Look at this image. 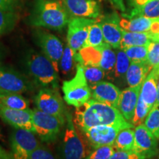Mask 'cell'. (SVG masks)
<instances>
[{
  "label": "cell",
  "mask_w": 159,
  "mask_h": 159,
  "mask_svg": "<svg viewBox=\"0 0 159 159\" xmlns=\"http://www.w3.org/2000/svg\"><path fill=\"white\" fill-rule=\"evenodd\" d=\"M75 126L80 132L98 125H111L120 129L134 128L115 107L90 99L76 108L73 116Z\"/></svg>",
  "instance_id": "cell-1"
},
{
  "label": "cell",
  "mask_w": 159,
  "mask_h": 159,
  "mask_svg": "<svg viewBox=\"0 0 159 159\" xmlns=\"http://www.w3.org/2000/svg\"><path fill=\"white\" fill-rule=\"evenodd\" d=\"M71 19L61 0H35L27 24L34 27L62 30Z\"/></svg>",
  "instance_id": "cell-2"
},
{
  "label": "cell",
  "mask_w": 159,
  "mask_h": 159,
  "mask_svg": "<svg viewBox=\"0 0 159 159\" xmlns=\"http://www.w3.org/2000/svg\"><path fill=\"white\" fill-rule=\"evenodd\" d=\"M22 65L35 86L58 89L59 73L42 52L33 49L27 50L24 54Z\"/></svg>",
  "instance_id": "cell-3"
},
{
  "label": "cell",
  "mask_w": 159,
  "mask_h": 159,
  "mask_svg": "<svg viewBox=\"0 0 159 159\" xmlns=\"http://www.w3.org/2000/svg\"><path fill=\"white\" fill-rule=\"evenodd\" d=\"M58 139V159H85L94 150L85 137H80L72 114L69 111L65 126Z\"/></svg>",
  "instance_id": "cell-4"
},
{
  "label": "cell",
  "mask_w": 159,
  "mask_h": 159,
  "mask_svg": "<svg viewBox=\"0 0 159 159\" xmlns=\"http://www.w3.org/2000/svg\"><path fill=\"white\" fill-rule=\"evenodd\" d=\"M63 99L66 104L79 108L90 99L91 91L84 74V66L77 63L74 77L63 82Z\"/></svg>",
  "instance_id": "cell-5"
},
{
  "label": "cell",
  "mask_w": 159,
  "mask_h": 159,
  "mask_svg": "<svg viewBox=\"0 0 159 159\" xmlns=\"http://www.w3.org/2000/svg\"><path fill=\"white\" fill-rule=\"evenodd\" d=\"M33 110V125L34 133L41 142L53 143L59 139L66 122L58 117L48 114L35 108Z\"/></svg>",
  "instance_id": "cell-6"
},
{
  "label": "cell",
  "mask_w": 159,
  "mask_h": 159,
  "mask_svg": "<svg viewBox=\"0 0 159 159\" xmlns=\"http://www.w3.org/2000/svg\"><path fill=\"white\" fill-rule=\"evenodd\" d=\"M10 142L13 159H30L32 153L41 144L34 132L21 128H13Z\"/></svg>",
  "instance_id": "cell-7"
},
{
  "label": "cell",
  "mask_w": 159,
  "mask_h": 159,
  "mask_svg": "<svg viewBox=\"0 0 159 159\" xmlns=\"http://www.w3.org/2000/svg\"><path fill=\"white\" fill-rule=\"evenodd\" d=\"M35 108L39 110L58 117L66 122L67 109L66 108L63 98L58 89L52 88H41L35 95Z\"/></svg>",
  "instance_id": "cell-8"
},
{
  "label": "cell",
  "mask_w": 159,
  "mask_h": 159,
  "mask_svg": "<svg viewBox=\"0 0 159 159\" xmlns=\"http://www.w3.org/2000/svg\"><path fill=\"white\" fill-rule=\"evenodd\" d=\"M33 39L41 52L52 63L59 73V64L63 52V43L57 36L42 28L36 27L33 32Z\"/></svg>",
  "instance_id": "cell-9"
},
{
  "label": "cell",
  "mask_w": 159,
  "mask_h": 159,
  "mask_svg": "<svg viewBox=\"0 0 159 159\" xmlns=\"http://www.w3.org/2000/svg\"><path fill=\"white\" fill-rule=\"evenodd\" d=\"M35 87L25 75L11 67L0 66V91L22 94L33 91Z\"/></svg>",
  "instance_id": "cell-10"
},
{
  "label": "cell",
  "mask_w": 159,
  "mask_h": 159,
  "mask_svg": "<svg viewBox=\"0 0 159 159\" xmlns=\"http://www.w3.org/2000/svg\"><path fill=\"white\" fill-rule=\"evenodd\" d=\"M97 21V19L90 18L73 17L68 24L67 44L77 53L84 46L90 27Z\"/></svg>",
  "instance_id": "cell-11"
},
{
  "label": "cell",
  "mask_w": 159,
  "mask_h": 159,
  "mask_svg": "<svg viewBox=\"0 0 159 159\" xmlns=\"http://www.w3.org/2000/svg\"><path fill=\"white\" fill-rule=\"evenodd\" d=\"M134 151L144 159L154 158L158 150V139L144 124L135 128Z\"/></svg>",
  "instance_id": "cell-12"
},
{
  "label": "cell",
  "mask_w": 159,
  "mask_h": 159,
  "mask_svg": "<svg viewBox=\"0 0 159 159\" xmlns=\"http://www.w3.org/2000/svg\"><path fill=\"white\" fill-rule=\"evenodd\" d=\"M122 129L111 125H98L80 132L93 150L101 147L111 146Z\"/></svg>",
  "instance_id": "cell-13"
},
{
  "label": "cell",
  "mask_w": 159,
  "mask_h": 159,
  "mask_svg": "<svg viewBox=\"0 0 159 159\" xmlns=\"http://www.w3.org/2000/svg\"><path fill=\"white\" fill-rule=\"evenodd\" d=\"M0 119L13 128H21L34 132L33 110H18L8 108L0 102Z\"/></svg>",
  "instance_id": "cell-14"
},
{
  "label": "cell",
  "mask_w": 159,
  "mask_h": 159,
  "mask_svg": "<svg viewBox=\"0 0 159 159\" xmlns=\"http://www.w3.org/2000/svg\"><path fill=\"white\" fill-rule=\"evenodd\" d=\"M71 18L83 17L97 19L101 7L97 0H61Z\"/></svg>",
  "instance_id": "cell-15"
},
{
  "label": "cell",
  "mask_w": 159,
  "mask_h": 159,
  "mask_svg": "<svg viewBox=\"0 0 159 159\" xmlns=\"http://www.w3.org/2000/svg\"><path fill=\"white\" fill-rule=\"evenodd\" d=\"M119 19L116 13L107 15L99 21L102 27L104 41L114 49H120L122 30L119 26Z\"/></svg>",
  "instance_id": "cell-16"
},
{
  "label": "cell",
  "mask_w": 159,
  "mask_h": 159,
  "mask_svg": "<svg viewBox=\"0 0 159 159\" xmlns=\"http://www.w3.org/2000/svg\"><path fill=\"white\" fill-rule=\"evenodd\" d=\"M91 97L99 102L117 108L121 91L114 83L102 80L90 86Z\"/></svg>",
  "instance_id": "cell-17"
},
{
  "label": "cell",
  "mask_w": 159,
  "mask_h": 159,
  "mask_svg": "<svg viewBox=\"0 0 159 159\" xmlns=\"http://www.w3.org/2000/svg\"><path fill=\"white\" fill-rule=\"evenodd\" d=\"M141 87L142 85L135 87L128 86L121 91L117 109L120 111L124 118L130 123L134 116Z\"/></svg>",
  "instance_id": "cell-18"
},
{
  "label": "cell",
  "mask_w": 159,
  "mask_h": 159,
  "mask_svg": "<svg viewBox=\"0 0 159 159\" xmlns=\"http://www.w3.org/2000/svg\"><path fill=\"white\" fill-rule=\"evenodd\" d=\"M152 69L148 61L131 62L125 77L127 84L130 87L142 85Z\"/></svg>",
  "instance_id": "cell-19"
},
{
  "label": "cell",
  "mask_w": 159,
  "mask_h": 159,
  "mask_svg": "<svg viewBox=\"0 0 159 159\" xmlns=\"http://www.w3.org/2000/svg\"><path fill=\"white\" fill-rule=\"evenodd\" d=\"M152 41H159V35L152 34L150 32L135 33L123 30L120 49H124L135 46H149Z\"/></svg>",
  "instance_id": "cell-20"
},
{
  "label": "cell",
  "mask_w": 159,
  "mask_h": 159,
  "mask_svg": "<svg viewBox=\"0 0 159 159\" xmlns=\"http://www.w3.org/2000/svg\"><path fill=\"white\" fill-rule=\"evenodd\" d=\"M154 19L144 16H122L119 19V24L121 28L125 31L135 32V33H147V32L150 31Z\"/></svg>",
  "instance_id": "cell-21"
},
{
  "label": "cell",
  "mask_w": 159,
  "mask_h": 159,
  "mask_svg": "<svg viewBox=\"0 0 159 159\" xmlns=\"http://www.w3.org/2000/svg\"><path fill=\"white\" fill-rule=\"evenodd\" d=\"M157 95H158V91H157L156 77L153 71H151L142 83L139 96L148 105L149 108L152 109L156 103Z\"/></svg>",
  "instance_id": "cell-22"
},
{
  "label": "cell",
  "mask_w": 159,
  "mask_h": 159,
  "mask_svg": "<svg viewBox=\"0 0 159 159\" xmlns=\"http://www.w3.org/2000/svg\"><path fill=\"white\" fill-rule=\"evenodd\" d=\"M102 50V58H101L99 66L106 73L107 79L112 80L113 74L115 68L116 61V49L105 43L101 46Z\"/></svg>",
  "instance_id": "cell-23"
},
{
  "label": "cell",
  "mask_w": 159,
  "mask_h": 159,
  "mask_svg": "<svg viewBox=\"0 0 159 159\" xmlns=\"http://www.w3.org/2000/svg\"><path fill=\"white\" fill-rule=\"evenodd\" d=\"M124 17L144 16L149 19H159V0H150L144 5L130 9V13H122Z\"/></svg>",
  "instance_id": "cell-24"
},
{
  "label": "cell",
  "mask_w": 159,
  "mask_h": 159,
  "mask_svg": "<svg viewBox=\"0 0 159 159\" xmlns=\"http://www.w3.org/2000/svg\"><path fill=\"white\" fill-rule=\"evenodd\" d=\"M0 102L8 108L26 110L29 109L30 102L21 94L0 91Z\"/></svg>",
  "instance_id": "cell-25"
},
{
  "label": "cell",
  "mask_w": 159,
  "mask_h": 159,
  "mask_svg": "<svg viewBox=\"0 0 159 159\" xmlns=\"http://www.w3.org/2000/svg\"><path fill=\"white\" fill-rule=\"evenodd\" d=\"M116 61L113 74L112 80L118 83L126 82V73L130 65V60L126 55L125 52L122 49H116Z\"/></svg>",
  "instance_id": "cell-26"
},
{
  "label": "cell",
  "mask_w": 159,
  "mask_h": 159,
  "mask_svg": "<svg viewBox=\"0 0 159 159\" xmlns=\"http://www.w3.org/2000/svg\"><path fill=\"white\" fill-rule=\"evenodd\" d=\"M133 128H128L119 130L114 144L116 150L134 151L135 134Z\"/></svg>",
  "instance_id": "cell-27"
},
{
  "label": "cell",
  "mask_w": 159,
  "mask_h": 159,
  "mask_svg": "<svg viewBox=\"0 0 159 159\" xmlns=\"http://www.w3.org/2000/svg\"><path fill=\"white\" fill-rule=\"evenodd\" d=\"M75 55L76 53L71 49V47L68 44L66 45L60 61L59 73L61 72L66 77L70 76L74 73L75 68L77 66V64L75 65V63H77Z\"/></svg>",
  "instance_id": "cell-28"
},
{
  "label": "cell",
  "mask_w": 159,
  "mask_h": 159,
  "mask_svg": "<svg viewBox=\"0 0 159 159\" xmlns=\"http://www.w3.org/2000/svg\"><path fill=\"white\" fill-rule=\"evenodd\" d=\"M17 11L0 8V35L11 33L19 21Z\"/></svg>",
  "instance_id": "cell-29"
},
{
  "label": "cell",
  "mask_w": 159,
  "mask_h": 159,
  "mask_svg": "<svg viewBox=\"0 0 159 159\" xmlns=\"http://www.w3.org/2000/svg\"><path fill=\"white\" fill-rule=\"evenodd\" d=\"M105 42L103 37V33L102 30V27L99 21H97L93 24L90 27L89 32V35L85 41L84 47H97L99 46L104 44Z\"/></svg>",
  "instance_id": "cell-30"
},
{
  "label": "cell",
  "mask_w": 159,
  "mask_h": 159,
  "mask_svg": "<svg viewBox=\"0 0 159 159\" xmlns=\"http://www.w3.org/2000/svg\"><path fill=\"white\" fill-rule=\"evenodd\" d=\"M84 66V74L89 86L104 80L107 77L106 73L99 66L91 65H83Z\"/></svg>",
  "instance_id": "cell-31"
},
{
  "label": "cell",
  "mask_w": 159,
  "mask_h": 159,
  "mask_svg": "<svg viewBox=\"0 0 159 159\" xmlns=\"http://www.w3.org/2000/svg\"><path fill=\"white\" fill-rule=\"evenodd\" d=\"M131 62L148 61V46H135L123 49Z\"/></svg>",
  "instance_id": "cell-32"
},
{
  "label": "cell",
  "mask_w": 159,
  "mask_h": 159,
  "mask_svg": "<svg viewBox=\"0 0 159 159\" xmlns=\"http://www.w3.org/2000/svg\"><path fill=\"white\" fill-rule=\"evenodd\" d=\"M151 109L149 108L148 105L143 101V99L139 96L136 110H135L134 112V116L133 117L130 123L134 127L144 124L145 119H146Z\"/></svg>",
  "instance_id": "cell-33"
},
{
  "label": "cell",
  "mask_w": 159,
  "mask_h": 159,
  "mask_svg": "<svg viewBox=\"0 0 159 159\" xmlns=\"http://www.w3.org/2000/svg\"><path fill=\"white\" fill-rule=\"evenodd\" d=\"M145 126L159 139V105H155L145 119Z\"/></svg>",
  "instance_id": "cell-34"
},
{
  "label": "cell",
  "mask_w": 159,
  "mask_h": 159,
  "mask_svg": "<svg viewBox=\"0 0 159 159\" xmlns=\"http://www.w3.org/2000/svg\"><path fill=\"white\" fill-rule=\"evenodd\" d=\"M148 62L152 69H159V41H152L149 44Z\"/></svg>",
  "instance_id": "cell-35"
},
{
  "label": "cell",
  "mask_w": 159,
  "mask_h": 159,
  "mask_svg": "<svg viewBox=\"0 0 159 159\" xmlns=\"http://www.w3.org/2000/svg\"><path fill=\"white\" fill-rule=\"evenodd\" d=\"M114 151L113 145L101 147L93 150L85 159H109Z\"/></svg>",
  "instance_id": "cell-36"
},
{
  "label": "cell",
  "mask_w": 159,
  "mask_h": 159,
  "mask_svg": "<svg viewBox=\"0 0 159 159\" xmlns=\"http://www.w3.org/2000/svg\"><path fill=\"white\" fill-rule=\"evenodd\" d=\"M30 159H58L50 149L41 144L33 152Z\"/></svg>",
  "instance_id": "cell-37"
},
{
  "label": "cell",
  "mask_w": 159,
  "mask_h": 159,
  "mask_svg": "<svg viewBox=\"0 0 159 159\" xmlns=\"http://www.w3.org/2000/svg\"><path fill=\"white\" fill-rule=\"evenodd\" d=\"M109 159H144L135 151L115 150Z\"/></svg>",
  "instance_id": "cell-38"
},
{
  "label": "cell",
  "mask_w": 159,
  "mask_h": 159,
  "mask_svg": "<svg viewBox=\"0 0 159 159\" xmlns=\"http://www.w3.org/2000/svg\"><path fill=\"white\" fill-rule=\"evenodd\" d=\"M21 6H22V0H0L1 9L17 11Z\"/></svg>",
  "instance_id": "cell-39"
},
{
  "label": "cell",
  "mask_w": 159,
  "mask_h": 159,
  "mask_svg": "<svg viewBox=\"0 0 159 159\" xmlns=\"http://www.w3.org/2000/svg\"><path fill=\"white\" fill-rule=\"evenodd\" d=\"M149 1H150V0H127V3H128V7L130 9H133L134 7L144 5L145 3H147Z\"/></svg>",
  "instance_id": "cell-40"
},
{
  "label": "cell",
  "mask_w": 159,
  "mask_h": 159,
  "mask_svg": "<svg viewBox=\"0 0 159 159\" xmlns=\"http://www.w3.org/2000/svg\"><path fill=\"white\" fill-rule=\"evenodd\" d=\"M109 1L111 2V3L115 7H116L120 11L123 12V13L126 11V7H125L124 0H109Z\"/></svg>",
  "instance_id": "cell-41"
},
{
  "label": "cell",
  "mask_w": 159,
  "mask_h": 159,
  "mask_svg": "<svg viewBox=\"0 0 159 159\" xmlns=\"http://www.w3.org/2000/svg\"><path fill=\"white\" fill-rule=\"evenodd\" d=\"M154 74L156 77V83H157V91H158V95H157V101L156 105H159V69H152Z\"/></svg>",
  "instance_id": "cell-42"
},
{
  "label": "cell",
  "mask_w": 159,
  "mask_h": 159,
  "mask_svg": "<svg viewBox=\"0 0 159 159\" xmlns=\"http://www.w3.org/2000/svg\"><path fill=\"white\" fill-rule=\"evenodd\" d=\"M0 159H13L11 152H7L5 149L0 146Z\"/></svg>",
  "instance_id": "cell-43"
},
{
  "label": "cell",
  "mask_w": 159,
  "mask_h": 159,
  "mask_svg": "<svg viewBox=\"0 0 159 159\" xmlns=\"http://www.w3.org/2000/svg\"><path fill=\"white\" fill-rule=\"evenodd\" d=\"M2 54L0 51V66H2Z\"/></svg>",
  "instance_id": "cell-44"
},
{
  "label": "cell",
  "mask_w": 159,
  "mask_h": 159,
  "mask_svg": "<svg viewBox=\"0 0 159 159\" xmlns=\"http://www.w3.org/2000/svg\"><path fill=\"white\" fill-rule=\"evenodd\" d=\"M3 135L2 134V130H1V128H0V140H2L3 139Z\"/></svg>",
  "instance_id": "cell-45"
},
{
  "label": "cell",
  "mask_w": 159,
  "mask_h": 159,
  "mask_svg": "<svg viewBox=\"0 0 159 159\" xmlns=\"http://www.w3.org/2000/svg\"><path fill=\"white\" fill-rule=\"evenodd\" d=\"M155 157H156V158H155V159H159V148H158V152H157V155ZM155 157H154V158H155Z\"/></svg>",
  "instance_id": "cell-46"
}]
</instances>
